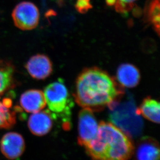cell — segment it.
I'll return each instance as SVG.
<instances>
[{
  "instance_id": "cell-3",
  "label": "cell",
  "mask_w": 160,
  "mask_h": 160,
  "mask_svg": "<svg viewBox=\"0 0 160 160\" xmlns=\"http://www.w3.org/2000/svg\"><path fill=\"white\" fill-rule=\"evenodd\" d=\"M122 96L108 105L109 119L130 138H136L143 131V121L138 113L133 97L128 94L125 99L122 100Z\"/></svg>"
},
{
  "instance_id": "cell-1",
  "label": "cell",
  "mask_w": 160,
  "mask_h": 160,
  "mask_svg": "<svg viewBox=\"0 0 160 160\" xmlns=\"http://www.w3.org/2000/svg\"><path fill=\"white\" fill-rule=\"evenodd\" d=\"M124 93L108 73L92 67L83 70L77 78L74 97L80 107L100 111Z\"/></svg>"
},
{
  "instance_id": "cell-9",
  "label": "cell",
  "mask_w": 160,
  "mask_h": 160,
  "mask_svg": "<svg viewBox=\"0 0 160 160\" xmlns=\"http://www.w3.org/2000/svg\"><path fill=\"white\" fill-rule=\"evenodd\" d=\"M136 160H160V145L155 139L142 137L134 149Z\"/></svg>"
},
{
  "instance_id": "cell-17",
  "label": "cell",
  "mask_w": 160,
  "mask_h": 160,
  "mask_svg": "<svg viewBox=\"0 0 160 160\" xmlns=\"http://www.w3.org/2000/svg\"><path fill=\"white\" fill-rule=\"evenodd\" d=\"M75 8L80 14H86L92 8L91 0H77Z\"/></svg>"
},
{
  "instance_id": "cell-12",
  "label": "cell",
  "mask_w": 160,
  "mask_h": 160,
  "mask_svg": "<svg viewBox=\"0 0 160 160\" xmlns=\"http://www.w3.org/2000/svg\"><path fill=\"white\" fill-rule=\"evenodd\" d=\"M117 77L120 84L128 88L135 87L140 79L138 69L134 65L123 63L118 68Z\"/></svg>"
},
{
  "instance_id": "cell-16",
  "label": "cell",
  "mask_w": 160,
  "mask_h": 160,
  "mask_svg": "<svg viewBox=\"0 0 160 160\" xmlns=\"http://www.w3.org/2000/svg\"><path fill=\"white\" fill-rule=\"evenodd\" d=\"M136 0H117L114 8L117 12L125 14L134 7V2Z\"/></svg>"
},
{
  "instance_id": "cell-2",
  "label": "cell",
  "mask_w": 160,
  "mask_h": 160,
  "mask_svg": "<svg viewBox=\"0 0 160 160\" xmlns=\"http://www.w3.org/2000/svg\"><path fill=\"white\" fill-rule=\"evenodd\" d=\"M92 160H128L134 153L131 138L110 122L102 121L97 135L84 146Z\"/></svg>"
},
{
  "instance_id": "cell-18",
  "label": "cell",
  "mask_w": 160,
  "mask_h": 160,
  "mask_svg": "<svg viewBox=\"0 0 160 160\" xmlns=\"http://www.w3.org/2000/svg\"><path fill=\"white\" fill-rule=\"evenodd\" d=\"M2 103H3V105H4L5 106L8 107V108H10L12 106V100H11V99L9 98H5L3 99Z\"/></svg>"
},
{
  "instance_id": "cell-15",
  "label": "cell",
  "mask_w": 160,
  "mask_h": 160,
  "mask_svg": "<svg viewBox=\"0 0 160 160\" xmlns=\"http://www.w3.org/2000/svg\"><path fill=\"white\" fill-rule=\"evenodd\" d=\"M16 123V113L0 102V128L8 129Z\"/></svg>"
},
{
  "instance_id": "cell-11",
  "label": "cell",
  "mask_w": 160,
  "mask_h": 160,
  "mask_svg": "<svg viewBox=\"0 0 160 160\" xmlns=\"http://www.w3.org/2000/svg\"><path fill=\"white\" fill-rule=\"evenodd\" d=\"M22 108L28 113H36L45 107L44 92L39 89H30L23 92L20 98Z\"/></svg>"
},
{
  "instance_id": "cell-7",
  "label": "cell",
  "mask_w": 160,
  "mask_h": 160,
  "mask_svg": "<svg viewBox=\"0 0 160 160\" xmlns=\"http://www.w3.org/2000/svg\"><path fill=\"white\" fill-rule=\"evenodd\" d=\"M0 148L1 152L5 157L15 160L20 157L25 151V140L18 133L8 132L2 138Z\"/></svg>"
},
{
  "instance_id": "cell-8",
  "label": "cell",
  "mask_w": 160,
  "mask_h": 160,
  "mask_svg": "<svg viewBox=\"0 0 160 160\" xmlns=\"http://www.w3.org/2000/svg\"><path fill=\"white\" fill-rule=\"evenodd\" d=\"M26 68L30 75L37 80H44L52 72V62L47 56L38 54L28 60Z\"/></svg>"
},
{
  "instance_id": "cell-6",
  "label": "cell",
  "mask_w": 160,
  "mask_h": 160,
  "mask_svg": "<svg viewBox=\"0 0 160 160\" xmlns=\"http://www.w3.org/2000/svg\"><path fill=\"white\" fill-rule=\"evenodd\" d=\"M98 124L92 110L83 108L79 112L78 142L81 146H85L95 137Z\"/></svg>"
},
{
  "instance_id": "cell-4",
  "label": "cell",
  "mask_w": 160,
  "mask_h": 160,
  "mask_svg": "<svg viewBox=\"0 0 160 160\" xmlns=\"http://www.w3.org/2000/svg\"><path fill=\"white\" fill-rule=\"evenodd\" d=\"M44 94L46 103L52 112L53 118H62L63 128L70 129L71 110L73 106V102L63 80L59 79L48 85L45 88Z\"/></svg>"
},
{
  "instance_id": "cell-10",
  "label": "cell",
  "mask_w": 160,
  "mask_h": 160,
  "mask_svg": "<svg viewBox=\"0 0 160 160\" xmlns=\"http://www.w3.org/2000/svg\"><path fill=\"white\" fill-rule=\"evenodd\" d=\"M52 113L49 110L34 113L28 120L30 131L35 135L41 136L50 132L52 127Z\"/></svg>"
},
{
  "instance_id": "cell-19",
  "label": "cell",
  "mask_w": 160,
  "mask_h": 160,
  "mask_svg": "<svg viewBox=\"0 0 160 160\" xmlns=\"http://www.w3.org/2000/svg\"><path fill=\"white\" fill-rule=\"evenodd\" d=\"M117 0H105L106 4L109 6H114Z\"/></svg>"
},
{
  "instance_id": "cell-14",
  "label": "cell",
  "mask_w": 160,
  "mask_h": 160,
  "mask_svg": "<svg viewBox=\"0 0 160 160\" xmlns=\"http://www.w3.org/2000/svg\"><path fill=\"white\" fill-rule=\"evenodd\" d=\"M14 73L12 65L0 61V96L12 86Z\"/></svg>"
},
{
  "instance_id": "cell-5",
  "label": "cell",
  "mask_w": 160,
  "mask_h": 160,
  "mask_svg": "<svg viewBox=\"0 0 160 160\" xmlns=\"http://www.w3.org/2000/svg\"><path fill=\"white\" fill-rule=\"evenodd\" d=\"M12 19L17 28L22 30H30L37 27L40 13L37 6L30 2H22L15 7Z\"/></svg>"
},
{
  "instance_id": "cell-13",
  "label": "cell",
  "mask_w": 160,
  "mask_h": 160,
  "mask_svg": "<svg viewBox=\"0 0 160 160\" xmlns=\"http://www.w3.org/2000/svg\"><path fill=\"white\" fill-rule=\"evenodd\" d=\"M137 111L148 120L160 124V102L147 97L137 108Z\"/></svg>"
}]
</instances>
